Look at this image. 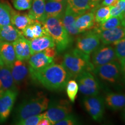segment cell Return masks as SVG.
Masks as SVG:
<instances>
[{
	"label": "cell",
	"instance_id": "6da1fadb",
	"mask_svg": "<svg viewBox=\"0 0 125 125\" xmlns=\"http://www.w3.org/2000/svg\"><path fill=\"white\" fill-rule=\"evenodd\" d=\"M31 78L51 91H60L65 88L71 76L62 65L54 62L39 70L29 68Z\"/></svg>",
	"mask_w": 125,
	"mask_h": 125
},
{
	"label": "cell",
	"instance_id": "7a4b0ae2",
	"mask_svg": "<svg viewBox=\"0 0 125 125\" xmlns=\"http://www.w3.org/2000/svg\"><path fill=\"white\" fill-rule=\"evenodd\" d=\"M61 16L47 17L43 24L47 33L54 40L56 49L59 53L69 48L73 43V38L64 27Z\"/></svg>",
	"mask_w": 125,
	"mask_h": 125
},
{
	"label": "cell",
	"instance_id": "3957f363",
	"mask_svg": "<svg viewBox=\"0 0 125 125\" xmlns=\"http://www.w3.org/2000/svg\"><path fill=\"white\" fill-rule=\"evenodd\" d=\"M62 65L71 78H76L83 72L94 70L90 61V56L83 53L76 48L64 55Z\"/></svg>",
	"mask_w": 125,
	"mask_h": 125
},
{
	"label": "cell",
	"instance_id": "277c9868",
	"mask_svg": "<svg viewBox=\"0 0 125 125\" xmlns=\"http://www.w3.org/2000/svg\"><path fill=\"white\" fill-rule=\"evenodd\" d=\"M49 103V98L42 94L23 101L15 109L13 123L42 113L48 108Z\"/></svg>",
	"mask_w": 125,
	"mask_h": 125
},
{
	"label": "cell",
	"instance_id": "5b68a950",
	"mask_svg": "<svg viewBox=\"0 0 125 125\" xmlns=\"http://www.w3.org/2000/svg\"><path fill=\"white\" fill-rule=\"evenodd\" d=\"M47 109L43 115L51 121L52 125H55L56 122L70 115L72 112V106L66 100L49 103Z\"/></svg>",
	"mask_w": 125,
	"mask_h": 125
},
{
	"label": "cell",
	"instance_id": "8992f818",
	"mask_svg": "<svg viewBox=\"0 0 125 125\" xmlns=\"http://www.w3.org/2000/svg\"><path fill=\"white\" fill-rule=\"evenodd\" d=\"M100 38L98 32L94 29L79 36L76 40V49L83 53L90 56L100 45Z\"/></svg>",
	"mask_w": 125,
	"mask_h": 125
},
{
	"label": "cell",
	"instance_id": "52a82bcc",
	"mask_svg": "<svg viewBox=\"0 0 125 125\" xmlns=\"http://www.w3.org/2000/svg\"><path fill=\"white\" fill-rule=\"evenodd\" d=\"M75 78L79 90L83 94L86 96H96L98 94L100 87L97 81L90 71L83 72Z\"/></svg>",
	"mask_w": 125,
	"mask_h": 125
},
{
	"label": "cell",
	"instance_id": "ba28073f",
	"mask_svg": "<svg viewBox=\"0 0 125 125\" xmlns=\"http://www.w3.org/2000/svg\"><path fill=\"white\" fill-rule=\"evenodd\" d=\"M116 59L113 47L110 45L103 44L92 53L90 62L94 69L96 67L116 60Z\"/></svg>",
	"mask_w": 125,
	"mask_h": 125
},
{
	"label": "cell",
	"instance_id": "9c48e42d",
	"mask_svg": "<svg viewBox=\"0 0 125 125\" xmlns=\"http://www.w3.org/2000/svg\"><path fill=\"white\" fill-rule=\"evenodd\" d=\"M93 71L103 80L111 83H115L118 82L121 76V65L115 60L96 67Z\"/></svg>",
	"mask_w": 125,
	"mask_h": 125
},
{
	"label": "cell",
	"instance_id": "30bf717a",
	"mask_svg": "<svg viewBox=\"0 0 125 125\" xmlns=\"http://www.w3.org/2000/svg\"><path fill=\"white\" fill-rule=\"evenodd\" d=\"M83 104L86 111L96 121H101L104 114V101L102 97L86 96L83 99Z\"/></svg>",
	"mask_w": 125,
	"mask_h": 125
},
{
	"label": "cell",
	"instance_id": "8fae6325",
	"mask_svg": "<svg viewBox=\"0 0 125 125\" xmlns=\"http://www.w3.org/2000/svg\"><path fill=\"white\" fill-rule=\"evenodd\" d=\"M18 95V90H9L0 94V123L8 119Z\"/></svg>",
	"mask_w": 125,
	"mask_h": 125
},
{
	"label": "cell",
	"instance_id": "7c38bea8",
	"mask_svg": "<svg viewBox=\"0 0 125 125\" xmlns=\"http://www.w3.org/2000/svg\"><path fill=\"white\" fill-rule=\"evenodd\" d=\"M9 68L16 85L24 83L30 74L29 66H27L25 61L16 59Z\"/></svg>",
	"mask_w": 125,
	"mask_h": 125
},
{
	"label": "cell",
	"instance_id": "4fadbf2b",
	"mask_svg": "<svg viewBox=\"0 0 125 125\" xmlns=\"http://www.w3.org/2000/svg\"><path fill=\"white\" fill-rule=\"evenodd\" d=\"M97 32H98L103 44H112L115 42L125 37V27H123L122 26H119L111 29Z\"/></svg>",
	"mask_w": 125,
	"mask_h": 125
},
{
	"label": "cell",
	"instance_id": "5bb4252c",
	"mask_svg": "<svg viewBox=\"0 0 125 125\" xmlns=\"http://www.w3.org/2000/svg\"><path fill=\"white\" fill-rule=\"evenodd\" d=\"M95 24L94 8L76 17L75 26L79 33L94 29Z\"/></svg>",
	"mask_w": 125,
	"mask_h": 125
},
{
	"label": "cell",
	"instance_id": "9a60e30c",
	"mask_svg": "<svg viewBox=\"0 0 125 125\" xmlns=\"http://www.w3.org/2000/svg\"><path fill=\"white\" fill-rule=\"evenodd\" d=\"M16 60L15 51L12 42L2 41L0 44V65L9 68Z\"/></svg>",
	"mask_w": 125,
	"mask_h": 125
},
{
	"label": "cell",
	"instance_id": "2e32d148",
	"mask_svg": "<svg viewBox=\"0 0 125 125\" xmlns=\"http://www.w3.org/2000/svg\"><path fill=\"white\" fill-rule=\"evenodd\" d=\"M10 70L5 65H0V94L9 90H18Z\"/></svg>",
	"mask_w": 125,
	"mask_h": 125
},
{
	"label": "cell",
	"instance_id": "e0dca14e",
	"mask_svg": "<svg viewBox=\"0 0 125 125\" xmlns=\"http://www.w3.org/2000/svg\"><path fill=\"white\" fill-rule=\"evenodd\" d=\"M30 45L31 55L44 51L49 48H56L54 40L49 35H44L30 40Z\"/></svg>",
	"mask_w": 125,
	"mask_h": 125
},
{
	"label": "cell",
	"instance_id": "ac0fdd59",
	"mask_svg": "<svg viewBox=\"0 0 125 125\" xmlns=\"http://www.w3.org/2000/svg\"><path fill=\"white\" fill-rule=\"evenodd\" d=\"M15 51L16 59L27 61L30 57V40L24 37L19 38L12 42Z\"/></svg>",
	"mask_w": 125,
	"mask_h": 125
},
{
	"label": "cell",
	"instance_id": "d6986e66",
	"mask_svg": "<svg viewBox=\"0 0 125 125\" xmlns=\"http://www.w3.org/2000/svg\"><path fill=\"white\" fill-rule=\"evenodd\" d=\"M54 58L50 57L44 51L36 53L30 56L29 60V68L32 70H39L53 62Z\"/></svg>",
	"mask_w": 125,
	"mask_h": 125
},
{
	"label": "cell",
	"instance_id": "ffe728a7",
	"mask_svg": "<svg viewBox=\"0 0 125 125\" xmlns=\"http://www.w3.org/2000/svg\"><path fill=\"white\" fill-rule=\"evenodd\" d=\"M67 7V1L59 2L54 0H46L45 13L46 18L50 16H61Z\"/></svg>",
	"mask_w": 125,
	"mask_h": 125
},
{
	"label": "cell",
	"instance_id": "44dd1931",
	"mask_svg": "<svg viewBox=\"0 0 125 125\" xmlns=\"http://www.w3.org/2000/svg\"><path fill=\"white\" fill-rule=\"evenodd\" d=\"M67 5L76 16L95 8L92 0H67Z\"/></svg>",
	"mask_w": 125,
	"mask_h": 125
},
{
	"label": "cell",
	"instance_id": "7402d4cb",
	"mask_svg": "<svg viewBox=\"0 0 125 125\" xmlns=\"http://www.w3.org/2000/svg\"><path fill=\"white\" fill-rule=\"evenodd\" d=\"M76 17V16L67 5L62 19L64 27L71 36H76L80 34L75 26Z\"/></svg>",
	"mask_w": 125,
	"mask_h": 125
},
{
	"label": "cell",
	"instance_id": "603a6c76",
	"mask_svg": "<svg viewBox=\"0 0 125 125\" xmlns=\"http://www.w3.org/2000/svg\"><path fill=\"white\" fill-rule=\"evenodd\" d=\"M23 37L22 32L12 24L0 26V40L13 42Z\"/></svg>",
	"mask_w": 125,
	"mask_h": 125
},
{
	"label": "cell",
	"instance_id": "cb8c5ba5",
	"mask_svg": "<svg viewBox=\"0 0 125 125\" xmlns=\"http://www.w3.org/2000/svg\"><path fill=\"white\" fill-rule=\"evenodd\" d=\"M105 103L109 109L120 110L125 107V94L108 93L105 97Z\"/></svg>",
	"mask_w": 125,
	"mask_h": 125
},
{
	"label": "cell",
	"instance_id": "d4e9b609",
	"mask_svg": "<svg viewBox=\"0 0 125 125\" xmlns=\"http://www.w3.org/2000/svg\"><path fill=\"white\" fill-rule=\"evenodd\" d=\"M46 0H32V5L28 13L30 18L34 20H38L42 23L46 17L45 13V5Z\"/></svg>",
	"mask_w": 125,
	"mask_h": 125
},
{
	"label": "cell",
	"instance_id": "484cf974",
	"mask_svg": "<svg viewBox=\"0 0 125 125\" xmlns=\"http://www.w3.org/2000/svg\"><path fill=\"white\" fill-rule=\"evenodd\" d=\"M35 20L32 19L28 13H21L13 10L11 16V24L19 30H22L27 26L34 23Z\"/></svg>",
	"mask_w": 125,
	"mask_h": 125
},
{
	"label": "cell",
	"instance_id": "4316f807",
	"mask_svg": "<svg viewBox=\"0 0 125 125\" xmlns=\"http://www.w3.org/2000/svg\"><path fill=\"white\" fill-rule=\"evenodd\" d=\"M13 9L8 4L0 2V26L11 24V16Z\"/></svg>",
	"mask_w": 125,
	"mask_h": 125
},
{
	"label": "cell",
	"instance_id": "83f0119b",
	"mask_svg": "<svg viewBox=\"0 0 125 125\" xmlns=\"http://www.w3.org/2000/svg\"><path fill=\"white\" fill-rule=\"evenodd\" d=\"M110 18V8L108 6H99L94 8V20L96 24H101Z\"/></svg>",
	"mask_w": 125,
	"mask_h": 125
},
{
	"label": "cell",
	"instance_id": "f1b7e54d",
	"mask_svg": "<svg viewBox=\"0 0 125 125\" xmlns=\"http://www.w3.org/2000/svg\"><path fill=\"white\" fill-rule=\"evenodd\" d=\"M121 18L120 16L110 17L109 19L101 24H97V26H95V30L97 31L113 29L119 26H121Z\"/></svg>",
	"mask_w": 125,
	"mask_h": 125
},
{
	"label": "cell",
	"instance_id": "f546056e",
	"mask_svg": "<svg viewBox=\"0 0 125 125\" xmlns=\"http://www.w3.org/2000/svg\"><path fill=\"white\" fill-rule=\"evenodd\" d=\"M65 88L70 101L72 103H74L79 89L77 82L74 79H70L67 82Z\"/></svg>",
	"mask_w": 125,
	"mask_h": 125
},
{
	"label": "cell",
	"instance_id": "4dcf8cb0",
	"mask_svg": "<svg viewBox=\"0 0 125 125\" xmlns=\"http://www.w3.org/2000/svg\"><path fill=\"white\" fill-rule=\"evenodd\" d=\"M31 26L34 38L44 35H49L47 33L44 25L41 21L35 20L34 23L31 24Z\"/></svg>",
	"mask_w": 125,
	"mask_h": 125
},
{
	"label": "cell",
	"instance_id": "1f68e13d",
	"mask_svg": "<svg viewBox=\"0 0 125 125\" xmlns=\"http://www.w3.org/2000/svg\"><path fill=\"white\" fill-rule=\"evenodd\" d=\"M110 8V17L119 16L125 9V0H117Z\"/></svg>",
	"mask_w": 125,
	"mask_h": 125
},
{
	"label": "cell",
	"instance_id": "d6a6232c",
	"mask_svg": "<svg viewBox=\"0 0 125 125\" xmlns=\"http://www.w3.org/2000/svg\"><path fill=\"white\" fill-rule=\"evenodd\" d=\"M112 44L115 46L114 49L116 53V58L121 61L125 57V37L115 42Z\"/></svg>",
	"mask_w": 125,
	"mask_h": 125
},
{
	"label": "cell",
	"instance_id": "836d02e7",
	"mask_svg": "<svg viewBox=\"0 0 125 125\" xmlns=\"http://www.w3.org/2000/svg\"><path fill=\"white\" fill-rule=\"evenodd\" d=\"M43 114H40L38 115H32L24 119L16 122L15 125H38V123L41 119L44 118Z\"/></svg>",
	"mask_w": 125,
	"mask_h": 125
},
{
	"label": "cell",
	"instance_id": "e575fe53",
	"mask_svg": "<svg viewBox=\"0 0 125 125\" xmlns=\"http://www.w3.org/2000/svg\"><path fill=\"white\" fill-rule=\"evenodd\" d=\"M12 2L16 9L25 10L31 8L32 0H12Z\"/></svg>",
	"mask_w": 125,
	"mask_h": 125
},
{
	"label": "cell",
	"instance_id": "d590c367",
	"mask_svg": "<svg viewBox=\"0 0 125 125\" xmlns=\"http://www.w3.org/2000/svg\"><path fill=\"white\" fill-rule=\"evenodd\" d=\"M78 124V118L74 115L71 114L55 123L56 125H74Z\"/></svg>",
	"mask_w": 125,
	"mask_h": 125
},
{
	"label": "cell",
	"instance_id": "8d00e7d4",
	"mask_svg": "<svg viewBox=\"0 0 125 125\" xmlns=\"http://www.w3.org/2000/svg\"><path fill=\"white\" fill-rule=\"evenodd\" d=\"M121 62V74L122 75L123 79L125 83V57L120 61Z\"/></svg>",
	"mask_w": 125,
	"mask_h": 125
},
{
	"label": "cell",
	"instance_id": "74e56055",
	"mask_svg": "<svg viewBox=\"0 0 125 125\" xmlns=\"http://www.w3.org/2000/svg\"><path fill=\"white\" fill-rule=\"evenodd\" d=\"M117 0H103L101 2V6H108L110 7L112 5H113Z\"/></svg>",
	"mask_w": 125,
	"mask_h": 125
},
{
	"label": "cell",
	"instance_id": "f35d334b",
	"mask_svg": "<svg viewBox=\"0 0 125 125\" xmlns=\"http://www.w3.org/2000/svg\"><path fill=\"white\" fill-rule=\"evenodd\" d=\"M52 123L47 118H43L40 120L38 123V125H51Z\"/></svg>",
	"mask_w": 125,
	"mask_h": 125
},
{
	"label": "cell",
	"instance_id": "ab89813d",
	"mask_svg": "<svg viewBox=\"0 0 125 125\" xmlns=\"http://www.w3.org/2000/svg\"><path fill=\"white\" fill-rule=\"evenodd\" d=\"M121 18V26H123V27H125V12H123L119 16Z\"/></svg>",
	"mask_w": 125,
	"mask_h": 125
},
{
	"label": "cell",
	"instance_id": "60d3db41",
	"mask_svg": "<svg viewBox=\"0 0 125 125\" xmlns=\"http://www.w3.org/2000/svg\"><path fill=\"white\" fill-rule=\"evenodd\" d=\"M101 1H103V0H92V2L94 5V6L95 7H96L99 5V3Z\"/></svg>",
	"mask_w": 125,
	"mask_h": 125
},
{
	"label": "cell",
	"instance_id": "b9f144b4",
	"mask_svg": "<svg viewBox=\"0 0 125 125\" xmlns=\"http://www.w3.org/2000/svg\"><path fill=\"white\" fill-rule=\"evenodd\" d=\"M56 1H59V2H64V1H67V0H54Z\"/></svg>",
	"mask_w": 125,
	"mask_h": 125
},
{
	"label": "cell",
	"instance_id": "7bdbcfd3",
	"mask_svg": "<svg viewBox=\"0 0 125 125\" xmlns=\"http://www.w3.org/2000/svg\"><path fill=\"white\" fill-rule=\"evenodd\" d=\"M123 119H124L125 121V110L124 112H123Z\"/></svg>",
	"mask_w": 125,
	"mask_h": 125
},
{
	"label": "cell",
	"instance_id": "ee69618b",
	"mask_svg": "<svg viewBox=\"0 0 125 125\" xmlns=\"http://www.w3.org/2000/svg\"><path fill=\"white\" fill-rule=\"evenodd\" d=\"M1 42H2V41H1V40H0V44H1Z\"/></svg>",
	"mask_w": 125,
	"mask_h": 125
},
{
	"label": "cell",
	"instance_id": "f6af8a7d",
	"mask_svg": "<svg viewBox=\"0 0 125 125\" xmlns=\"http://www.w3.org/2000/svg\"><path fill=\"white\" fill-rule=\"evenodd\" d=\"M123 12H125V10H124V11H123Z\"/></svg>",
	"mask_w": 125,
	"mask_h": 125
}]
</instances>
